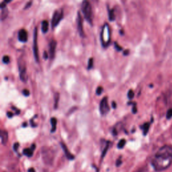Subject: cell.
<instances>
[{
    "instance_id": "5bb4252c",
    "label": "cell",
    "mask_w": 172,
    "mask_h": 172,
    "mask_svg": "<svg viewBox=\"0 0 172 172\" xmlns=\"http://www.w3.org/2000/svg\"><path fill=\"white\" fill-rule=\"evenodd\" d=\"M60 99V94L58 92H55L54 94V108L55 109H57L59 105V101Z\"/></svg>"
},
{
    "instance_id": "f1b7e54d",
    "label": "cell",
    "mask_w": 172,
    "mask_h": 172,
    "mask_svg": "<svg viewBox=\"0 0 172 172\" xmlns=\"http://www.w3.org/2000/svg\"><path fill=\"white\" fill-rule=\"evenodd\" d=\"M132 111L133 114H136V112H137V109H136V104H133Z\"/></svg>"
},
{
    "instance_id": "8fae6325",
    "label": "cell",
    "mask_w": 172,
    "mask_h": 172,
    "mask_svg": "<svg viewBox=\"0 0 172 172\" xmlns=\"http://www.w3.org/2000/svg\"><path fill=\"white\" fill-rule=\"evenodd\" d=\"M60 145H61V147L63 149V151H64V153H65V155L67 157V158L69 159V160H73V159H74L75 156L73 155L72 153H71V152L69 151L68 148L67 147V146H66L65 143H63L61 142V143H60Z\"/></svg>"
},
{
    "instance_id": "cb8c5ba5",
    "label": "cell",
    "mask_w": 172,
    "mask_h": 172,
    "mask_svg": "<svg viewBox=\"0 0 172 172\" xmlns=\"http://www.w3.org/2000/svg\"><path fill=\"white\" fill-rule=\"evenodd\" d=\"M134 96H135V93L132 90H130L128 92V98L130 100H131L134 98Z\"/></svg>"
},
{
    "instance_id": "8d00e7d4",
    "label": "cell",
    "mask_w": 172,
    "mask_h": 172,
    "mask_svg": "<svg viewBox=\"0 0 172 172\" xmlns=\"http://www.w3.org/2000/svg\"><path fill=\"white\" fill-rule=\"evenodd\" d=\"M112 108H114V109H115V108H116V104L115 101H112Z\"/></svg>"
},
{
    "instance_id": "74e56055",
    "label": "cell",
    "mask_w": 172,
    "mask_h": 172,
    "mask_svg": "<svg viewBox=\"0 0 172 172\" xmlns=\"http://www.w3.org/2000/svg\"><path fill=\"white\" fill-rule=\"evenodd\" d=\"M28 172H36V171H35V170L34 168H30L29 170H28Z\"/></svg>"
},
{
    "instance_id": "4316f807",
    "label": "cell",
    "mask_w": 172,
    "mask_h": 172,
    "mask_svg": "<svg viewBox=\"0 0 172 172\" xmlns=\"http://www.w3.org/2000/svg\"><path fill=\"white\" fill-rule=\"evenodd\" d=\"M166 117H167V119H170L172 117V108H171V109H170V110H168L167 112Z\"/></svg>"
},
{
    "instance_id": "7c38bea8",
    "label": "cell",
    "mask_w": 172,
    "mask_h": 172,
    "mask_svg": "<svg viewBox=\"0 0 172 172\" xmlns=\"http://www.w3.org/2000/svg\"><path fill=\"white\" fill-rule=\"evenodd\" d=\"M35 148H36V145L35 144H33L31 145L30 148H26V149H24L23 150V154L24 155L27 156L28 157H31L33 155V153Z\"/></svg>"
},
{
    "instance_id": "ffe728a7",
    "label": "cell",
    "mask_w": 172,
    "mask_h": 172,
    "mask_svg": "<svg viewBox=\"0 0 172 172\" xmlns=\"http://www.w3.org/2000/svg\"><path fill=\"white\" fill-rule=\"evenodd\" d=\"M126 144V140L125 139H122L120 140V141L118 143V148L119 149H122L124 146H125Z\"/></svg>"
},
{
    "instance_id": "4fadbf2b",
    "label": "cell",
    "mask_w": 172,
    "mask_h": 172,
    "mask_svg": "<svg viewBox=\"0 0 172 172\" xmlns=\"http://www.w3.org/2000/svg\"><path fill=\"white\" fill-rule=\"evenodd\" d=\"M0 136H1L2 144L5 145L8 141V133L5 130H2L0 132Z\"/></svg>"
},
{
    "instance_id": "277c9868",
    "label": "cell",
    "mask_w": 172,
    "mask_h": 172,
    "mask_svg": "<svg viewBox=\"0 0 172 172\" xmlns=\"http://www.w3.org/2000/svg\"><path fill=\"white\" fill-rule=\"evenodd\" d=\"M110 40V30L109 25L105 24L102 27L101 32V44L104 47H106L109 44Z\"/></svg>"
},
{
    "instance_id": "d590c367",
    "label": "cell",
    "mask_w": 172,
    "mask_h": 172,
    "mask_svg": "<svg viewBox=\"0 0 172 172\" xmlns=\"http://www.w3.org/2000/svg\"><path fill=\"white\" fill-rule=\"evenodd\" d=\"M129 54V50H125V51L123 53V55H128Z\"/></svg>"
},
{
    "instance_id": "836d02e7",
    "label": "cell",
    "mask_w": 172,
    "mask_h": 172,
    "mask_svg": "<svg viewBox=\"0 0 172 172\" xmlns=\"http://www.w3.org/2000/svg\"><path fill=\"white\" fill-rule=\"evenodd\" d=\"M13 116H14V114L12 113V112H7V116L8 118H9V119H11V118L13 117Z\"/></svg>"
},
{
    "instance_id": "ba28073f",
    "label": "cell",
    "mask_w": 172,
    "mask_h": 172,
    "mask_svg": "<svg viewBox=\"0 0 172 172\" xmlns=\"http://www.w3.org/2000/svg\"><path fill=\"white\" fill-rule=\"evenodd\" d=\"M77 30L79 32V34L80 35V36L82 38H84L85 36L84 30V25H83V18L80 14V12L77 13Z\"/></svg>"
},
{
    "instance_id": "484cf974",
    "label": "cell",
    "mask_w": 172,
    "mask_h": 172,
    "mask_svg": "<svg viewBox=\"0 0 172 172\" xmlns=\"http://www.w3.org/2000/svg\"><path fill=\"white\" fill-rule=\"evenodd\" d=\"M22 94H23L24 96L28 97L30 95V91L27 89H24V90H22Z\"/></svg>"
},
{
    "instance_id": "6da1fadb",
    "label": "cell",
    "mask_w": 172,
    "mask_h": 172,
    "mask_svg": "<svg viewBox=\"0 0 172 172\" xmlns=\"http://www.w3.org/2000/svg\"><path fill=\"white\" fill-rule=\"evenodd\" d=\"M172 163V146L164 145L156 153L152 159L151 164L154 170L162 171L170 166Z\"/></svg>"
},
{
    "instance_id": "4dcf8cb0",
    "label": "cell",
    "mask_w": 172,
    "mask_h": 172,
    "mask_svg": "<svg viewBox=\"0 0 172 172\" xmlns=\"http://www.w3.org/2000/svg\"><path fill=\"white\" fill-rule=\"evenodd\" d=\"M34 118H33V119L30 120V124H31V126L33 127H36L37 126V125L36 123L34 122Z\"/></svg>"
},
{
    "instance_id": "9c48e42d",
    "label": "cell",
    "mask_w": 172,
    "mask_h": 172,
    "mask_svg": "<svg viewBox=\"0 0 172 172\" xmlns=\"http://www.w3.org/2000/svg\"><path fill=\"white\" fill-rule=\"evenodd\" d=\"M57 47V41L55 40H51L49 44V58L53 59L55 57V51Z\"/></svg>"
},
{
    "instance_id": "e0dca14e",
    "label": "cell",
    "mask_w": 172,
    "mask_h": 172,
    "mask_svg": "<svg viewBox=\"0 0 172 172\" xmlns=\"http://www.w3.org/2000/svg\"><path fill=\"white\" fill-rule=\"evenodd\" d=\"M2 12H1V20L3 21L4 20L5 18H7L8 15V9L7 8H4V9H1Z\"/></svg>"
},
{
    "instance_id": "d4e9b609",
    "label": "cell",
    "mask_w": 172,
    "mask_h": 172,
    "mask_svg": "<svg viewBox=\"0 0 172 172\" xmlns=\"http://www.w3.org/2000/svg\"><path fill=\"white\" fill-rule=\"evenodd\" d=\"M103 92V88L101 87V86H99L97 89H96V94L98 95H100Z\"/></svg>"
},
{
    "instance_id": "f546056e",
    "label": "cell",
    "mask_w": 172,
    "mask_h": 172,
    "mask_svg": "<svg viewBox=\"0 0 172 172\" xmlns=\"http://www.w3.org/2000/svg\"><path fill=\"white\" fill-rule=\"evenodd\" d=\"M19 146H20V145H19L18 143H15V144L14 145V149L15 151H18Z\"/></svg>"
},
{
    "instance_id": "30bf717a",
    "label": "cell",
    "mask_w": 172,
    "mask_h": 172,
    "mask_svg": "<svg viewBox=\"0 0 172 172\" xmlns=\"http://www.w3.org/2000/svg\"><path fill=\"white\" fill-rule=\"evenodd\" d=\"M18 40L22 43H26L28 40V33L25 29H21L19 30L18 34Z\"/></svg>"
},
{
    "instance_id": "1f68e13d",
    "label": "cell",
    "mask_w": 172,
    "mask_h": 172,
    "mask_svg": "<svg viewBox=\"0 0 172 172\" xmlns=\"http://www.w3.org/2000/svg\"><path fill=\"white\" fill-rule=\"evenodd\" d=\"M32 4H33V2H29L28 3V4H26V5H25V7H24V9H28V8H29L30 6H31V5H32Z\"/></svg>"
},
{
    "instance_id": "e575fe53",
    "label": "cell",
    "mask_w": 172,
    "mask_h": 172,
    "mask_svg": "<svg viewBox=\"0 0 172 172\" xmlns=\"http://www.w3.org/2000/svg\"><path fill=\"white\" fill-rule=\"evenodd\" d=\"M122 163V161H121V159H119L116 161V166H119V165Z\"/></svg>"
},
{
    "instance_id": "3957f363",
    "label": "cell",
    "mask_w": 172,
    "mask_h": 172,
    "mask_svg": "<svg viewBox=\"0 0 172 172\" xmlns=\"http://www.w3.org/2000/svg\"><path fill=\"white\" fill-rule=\"evenodd\" d=\"M18 65L20 73V78L22 81L26 83L27 81L28 77L26 75V61L22 57H20L18 60Z\"/></svg>"
},
{
    "instance_id": "603a6c76",
    "label": "cell",
    "mask_w": 172,
    "mask_h": 172,
    "mask_svg": "<svg viewBox=\"0 0 172 172\" xmlns=\"http://www.w3.org/2000/svg\"><path fill=\"white\" fill-rule=\"evenodd\" d=\"M2 61L5 64H9V62H10V58H9V57L8 55H5L2 58Z\"/></svg>"
},
{
    "instance_id": "d6a6232c",
    "label": "cell",
    "mask_w": 172,
    "mask_h": 172,
    "mask_svg": "<svg viewBox=\"0 0 172 172\" xmlns=\"http://www.w3.org/2000/svg\"><path fill=\"white\" fill-rule=\"evenodd\" d=\"M43 57L44 59H47L48 58H49V53H47L46 51H44L43 54Z\"/></svg>"
},
{
    "instance_id": "d6986e66",
    "label": "cell",
    "mask_w": 172,
    "mask_h": 172,
    "mask_svg": "<svg viewBox=\"0 0 172 172\" xmlns=\"http://www.w3.org/2000/svg\"><path fill=\"white\" fill-rule=\"evenodd\" d=\"M108 18H109L110 21L115 20V14H114V10L112 9H109L108 11Z\"/></svg>"
},
{
    "instance_id": "52a82bcc",
    "label": "cell",
    "mask_w": 172,
    "mask_h": 172,
    "mask_svg": "<svg viewBox=\"0 0 172 172\" xmlns=\"http://www.w3.org/2000/svg\"><path fill=\"white\" fill-rule=\"evenodd\" d=\"M109 111H110V108H109V105H108V98L106 96H105L100 101V112L101 115H106Z\"/></svg>"
},
{
    "instance_id": "9a60e30c",
    "label": "cell",
    "mask_w": 172,
    "mask_h": 172,
    "mask_svg": "<svg viewBox=\"0 0 172 172\" xmlns=\"http://www.w3.org/2000/svg\"><path fill=\"white\" fill-rule=\"evenodd\" d=\"M41 30L43 33H46L48 30H49V22L46 20H44L42 22V27H41Z\"/></svg>"
},
{
    "instance_id": "f35d334b",
    "label": "cell",
    "mask_w": 172,
    "mask_h": 172,
    "mask_svg": "<svg viewBox=\"0 0 172 172\" xmlns=\"http://www.w3.org/2000/svg\"><path fill=\"white\" fill-rule=\"evenodd\" d=\"M26 126V122H24V125H23V126Z\"/></svg>"
},
{
    "instance_id": "2e32d148",
    "label": "cell",
    "mask_w": 172,
    "mask_h": 172,
    "mask_svg": "<svg viewBox=\"0 0 172 172\" xmlns=\"http://www.w3.org/2000/svg\"><path fill=\"white\" fill-rule=\"evenodd\" d=\"M50 123H51V125H52L51 132H55L56 129H57V120L56 119V118L52 117L51 119H50Z\"/></svg>"
},
{
    "instance_id": "ac0fdd59",
    "label": "cell",
    "mask_w": 172,
    "mask_h": 172,
    "mask_svg": "<svg viewBox=\"0 0 172 172\" xmlns=\"http://www.w3.org/2000/svg\"><path fill=\"white\" fill-rule=\"evenodd\" d=\"M149 127H150V123H149V122L145 123L144 125L141 126L143 132V135H146V134H147L149 131Z\"/></svg>"
},
{
    "instance_id": "8992f818",
    "label": "cell",
    "mask_w": 172,
    "mask_h": 172,
    "mask_svg": "<svg viewBox=\"0 0 172 172\" xmlns=\"http://www.w3.org/2000/svg\"><path fill=\"white\" fill-rule=\"evenodd\" d=\"M33 53L35 60L37 63L39 62V46H38V30L37 27H35L34 30V38H33Z\"/></svg>"
},
{
    "instance_id": "5b68a950",
    "label": "cell",
    "mask_w": 172,
    "mask_h": 172,
    "mask_svg": "<svg viewBox=\"0 0 172 172\" xmlns=\"http://www.w3.org/2000/svg\"><path fill=\"white\" fill-rule=\"evenodd\" d=\"M63 18V9H57V10L54 12L51 20V25L53 28L58 26V24L60 23V22L61 21Z\"/></svg>"
},
{
    "instance_id": "44dd1931",
    "label": "cell",
    "mask_w": 172,
    "mask_h": 172,
    "mask_svg": "<svg viewBox=\"0 0 172 172\" xmlns=\"http://www.w3.org/2000/svg\"><path fill=\"white\" fill-rule=\"evenodd\" d=\"M94 66V59L93 58H90L88 60V69L90 70Z\"/></svg>"
},
{
    "instance_id": "7a4b0ae2",
    "label": "cell",
    "mask_w": 172,
    "mask_h": 172,
    "mask_svg": "<svg viewBox=\"0 0 172 172\" xmlns=\"http://www.w3.org/2000/svg\"><path fill=\"white\" fill-rule=\"evenodd\" d=\"M81 11L85 20L91 25H93V12L90 3L88 1H84L81 5Z\"/></svg>"
},
{
    "instance_id": "7402d4cb",
    "label": "cell",
    "mask_w": 172,
    "mask_h": 172,
    "mask_svg": "<svg viewBox=\"0 0 172 172\" xmlns=\"http://www.w3.org/2000/svg\"><path fill=\"white\" fill-rule=\"evenodd\" d=\"M109 143H110L109 141L107 142L106 146H105V148L104 149V150L102 151V154H101V158H104V156L106 155V152H107V151H108V148H109Z\"/></svg>"
},
{
    "instance_id": "83f0119b",
    "label": "cell",
    "mask_w": 172,
    "mask_h": 172,
    "mask_svg": "<svg viewBox=\"0 0 172 172\" xmlns=\"http://www.w3.org/2000/svg\"><path fill=\"white\" fill-rule=\"evenodd\" d=\"M114 46H115V48H116V49L117 50H119V51H120V50H122V48L121 47L120 45H119V44H118L117 43H114Z\"/></svg>"
}]
</instances>
